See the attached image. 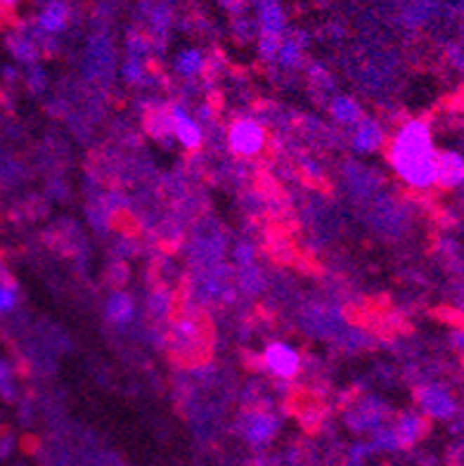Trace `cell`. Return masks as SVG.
<instances>
[{
	"instance_id": "1",
	"label": "cell",
	"mask_w": 464,
	"mask_h": 466,
	"mask_svg": "<svg viewBox=\"0 0 464 466\" xmlns=\"http://www.w3.org/2000/svg\"><path fill=\"white\" fill-rule=\"evenodd\" d=\"M386 157L400 180L412 189L436 187L438 149L427 121H405L386 142Z\"/></svg>"
},
{
	"instance_id": "2",
	"label": "cell",
	"mask_w": 464,
	"mask_h": 466,
	"mask_svg": "<svg viewBox=\"0 0 464 466\" xmlns=\"http://www.w3.org/2000/svg\"><path fill=\"white\" fill-rule=\"evenodd\" d=\"M265 145H268V133L260 121L251 116L232 121V126L227 128V147L237 159H253L263 154Z\"/></svg>"
},
{
	"instance_id": "3",
	"label": "cell",
	"mask_w": 464,
	"mask_h": 466,
	"mask_svg": "<svg viewBox=\"0 0 464 466\" xmlns=\"http://www.w3.org/2000/svg\"><path fill=\"white\" fill-rule=\"evenodd\" d=\"M258 24H260V55L265 60H275L277 50L284 41V19L282 5L277 0H258Z\"/></svg>"
},
{
	"instance_id": "4",
	"label": "cell",
	"mask_w": 464,
	"mask_h": 466,
	"mask_svg": "<svg viewBox=\"0 0 464 466\" xmlns=\"http://www.w3.org/2000/svg\"><path fill=\"white\" fill-rule=\"evenodd\" d=\"M417 405L429 419H450L457 412L453 391L443 384H424L417 388Z\"/></svg>"
},
{
	"instance_id": "5",
	"label": "cell",
	"mask_w": 464,
	"mask_h": 466,
	"mask_svg": "<svg viewBox=\"0 0 464 466\" xmlns=\"http://www.w3.org/2000/svg\"><path fill=\"white\" fill-rule=\"evenodd\" d=\"M166 114H168V133L178 140V145L185 147L187 152L199 149L201 142H204V131H201L199 121L183 105L168 107Z\"/></svg>"
},
{
	"instance_id": "6",
	"label": "cell",
	"mask_w": 464,
	"mask_h": 466,
	"mask_svg": "<svg viewBox=\"0 0 464 466\" xmlns=\"http://www.w3.org/2000/svg\"><path fill=\"white\" fill-rule=\"evenodd\" d=\"M263 367L277 379H294L301 372V353L287 341H272L263 350Z\"/></svg>"
},
{
	"instance_id": "7",
	"label": "cell",
	"mask_w": 464,
	"mask_h": 466,
	"mask_svg": "<svg viewBox=\"0 0 464 466\" xmlns=\"http://www.w3.org/2000/svg\"><path fill=\"white\" fill-rule=\"evenodd\" d=\"M386 131L377 119L362 116L358 126H353L351 133V147L358 154H374V152L384 149L386 147Z\"/></svg>"
},
{
	"instance_id": "8",
	"label": "cell",
	"mask_w": 464,
	"mask_h": 466,
	"mask_svg": "<svg viewBox=\"0 0 464 466\" xmlns=\"http://www.w3.org/2000/svg\"><path fill=\"white\" fill-rule=\"evenodd\" d=\"M436 185L443 189H457L464 185V154L455 149L438 152Z\"/></svg>"
},
{
	"instance_id": "9",
	"label": "cell",
	"mask_w": 464,
	"mask_h": 466,
	"mask_svg": "<svg viewBox=\"0 0 464 466\" xmlns=\"http://www.w3.org/2000/svg\"><path fill=\"white\" fill-rule=\"evenodd\" d=\"M135 312H138L135 298H133L128 291H114L107 296L105 317L114 327H126V324H131L135 320Z\"/></svg>"
},
{
	"instance_id": "10",
	"label": "cell",
	"mask_w": 464,
	"mask_h": 466,
	"mask_svg": "<svg viewBox=\"0 0 464 466\" xmlns=\"http://www.w3.org/2000/svg\"><path fill=\"white\" fill-rule=\"evenodd\" d=\"M67 24H69V8L65 0H50V3H46V8L41 10V15H38V29L48 36L62 34L67 29Z\"/></svg>"
},
{
	"instance_id": "11",
	"label": "cell",
	"mask_w": 464,
	"mask_h": 466,
	"mask_svg": "<svg viewBox=\"0 0 464 466\" xmlns=\"http://www.w3.org/2000/svg\"><path fill=\"white\" fill-rule=\"evenodd\" d=\"M329 114H332V119L336 121V124L348 126V128L358 126L362 116H365L362 107L353 98H348V95H336V98L329 102Z\"/></svg>"
},
{
	"instance_id": "12",
	"label": "cell",
	"mask_w": 464,
	"mask_h": 466,
	"mask_svg": "<svg viewBox=\"0 0 464 466\" xmlns=\"http://www.w3.org/2000/svg\"><path fill=\"white\" fill-rule=\"evenodd\" d=\"M277 431V419L268 412H251L246 417L244 433L251 443H268Z\"/></svg>"
},
{
	"instance_id": "13",
	"label": "cell",
	"mask_w": 464,
	"mask_h": 466,
	"mask_svg": "<svg viewBox=\"0 0 464 466\" xmlns=\"http://www.w3.org/2000/svg\"><path fill=\"white\" fill-rule=\"evenodd\" d=\"M424 431H427V419H424V414H417V412H405L403 417L396 421V426H393L398 445L415 443V440L422 438Z\"/></svg>"
},
{
	"instance_id": "14",
	"label": "cell",
	"mask_w": 464,
	"mask_h": 466,
	"mask_svg": "<svg viewBox=\"0 0 464 466\" xmlns=\"http://www.w3.org/2000/svg\"><path fill=\"white\" fill-rule=\"evenodd\" d=\"M204 67H206V57L201 55V50H197V48H185V50H180V53L175 55V60H173V69H175V74L180 76V79H197L201 72H204Z\"/></svg>"
},
{
	"instance_id": "15",
	"label": "cell",
	"mask_w": 464,
	"mask_h": 466,
	"mask_svg": "<svg viewBox=\"0 0 464 466\" xmlns=\"http://www.w3.org/2000/svg\"><path fill=\"white\" fill-rule=\"evenodd\" d=\"M275 60L284 69H296L303 62V46H301V41H298L296 36H289V38L284 36V41H282V46H279V50H277Z\"/></svg>"
},
{
	"instance_id": "16",
	"label": "cell",
	"mask_w": 464,
	"mask_h": 466,
	"mask_svg": "<svg viewBox=\"0 0 464 466\" xmlns=\"http://www.w3.org/2000/svg\"><path fill=\"white\" fill-rule=\"evenodd\" d=\"M19 303L17 286L10 282H0V312H12Z\"/></svg>"
},
{
	"instance_id": "17",
	"label": "cell",
	"mask_w": 464,
	"mask_h": 466,
	"mask_svg": "<svg viewBox=\"0 0 464 466\" xmlns=\"http://www.w3.org/2000/svg\"><path fill=\"white\" fill-rule=\"evenodd\" d=\"M171 308H173V301H171V293H168V291H164V289H159V291L154 293V296H152V301H150L152 315H154V317H164V315H168Z\"/></svg>"
},
{
	"instance_id": "18",
	"label": "cell",
	"mask_w": 464,
	"mask_h": 466,
	"mask_svg": "<svg viewBox=\"0 0 464 466\" xmlns=\"http://www.w3.org/2000/svg\"><path fill=\"white\" fill-rule=\"evenodd\" d=\"M232 258H234V263H237L239 267H251V263H253V246L246 244V241H239V244L234 246V251H232Z\"/></svg>"
},
{
	"instance_id": "19",
	"label": "cell",
	"mask_w": 464,
	"mask_h": 466,
	"mask_svg": "<svg viewBox=\"0 0 464 466\" xmlns=\"http://www.w3.org/2000/svg\"><path fill=\"white\" fill-rule=\"evenodd\" d=\"M142 76H145L142 62L135 60V57H131V60L126 62V67H124V79L128 81V83H140V81H142Z\"/></svg>"
},
{
	"instance_id": "20",
	"label": "cell",
	"mask_w": 464,
	"mask_h": 466,
	"mask_svg": "<svg viewBox=\"0 0 464 466\" xmlns=\"http://www.w3.org/2000/svg\"><path fill=\"white\" fill-rule=\"evenodd\" d=\"M453 343H455L457 350H462V353H464V329L455 331V334H453Z\"/></svg>"
},
{
	"instance_id": "21",
	"label": "cell",
	"mask_w": 464,
	"mask_h": 466,
	"mask_svg": "<svg viewBox=\"0 0 464 466\" xmlns=\"http://www.w3.org/2000/svg\"><path fill=\"white\" fill-rule=\"evenodd\" d=\"M19 0H0V5H5V8H15Z\"/></svg>"
}]
</instances>
